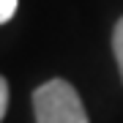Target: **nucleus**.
I'll use <instances>...</instances> for the list:
<instances>
[{
    "instance_id": "1",
    "label": "nucleus",
    "mask_w": 123,
    "mask_h": 123,
    "mask_svg": "<svg viewBox=\"0 0 123 123\" xmlns=\"http://www.w3.org/2000/svg\"><path fill=\"white\" fill-rule=\"evenodd\" d=\"M36 123H90L77 88L68 79H47L33 90Z\"/></svg>"
},
{
    "instance_id": "2",
    "label": "nucleus",
    "mask_w": 123,
    "mask_h": 123,
    "mask_svg": "<svg viewBox=\"0 0 123 123\" xmlns=\"http://www.w3.org/2000/svg\"><path fill=\"white\" fill-rule=\"evenodd\" d=\"M112 52H115V63H118V71L123 79V17L115 22V30H112Z\"/></svg>"
},
{
    "instance_id": "3",
    "label": "nucleus",
    "mask_w": 123,
    "mask_h": 123,
    "mask_svg": "<svg viewBox=\"0 0 123 123\" xmlns=\"http://www.w3.org/2000/svg\"><path fill=\"white\" fill-rule=\"evenodd\" d=\"M17 6H19V0H0V25L8 22L14 14H17Z\"/></svg>"
},
{
    "instance_id": "4",
    "label": "nucleus",
    "mask_w": 123,
    "mask_h": 123,
    "mask_svg": "<svg viewBox=\"0 0 123 123\" xmlns=\"http://www.w3.org/2000/svg\"><path fill=\"white\" fill-rule=\"evenodd\" d=\"M6 112H8V82L0 77V120L6 118Z\"/></svg>"
}]
</instances>
